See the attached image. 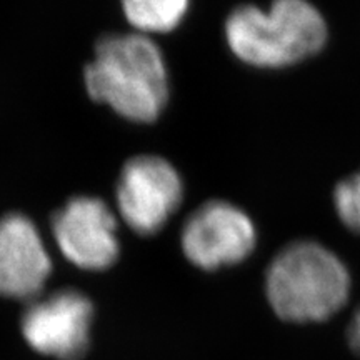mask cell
I'll return each instance as SVG.
<instances>
[{"instance_id":"obj_1","label":"cell","mask_w":360,"mask_h":360,"mask_svg":"<svg viewBox=\"0 0 360 360\" xmlns=\"http://www.w3.org/2000/svg\"><path fill=\"white\" fill-rule=\"evenodd\" d=\"M87 97L134 124H152L170 97L169 69L160 45L137 30L98 35L82 67Z\"/></svg>"},{"instance_id":"obj_2","label":"cell","mask_w":360,"mask_h":360,"mask_svg":"<svg viewBox=\"0 0 360 360\" xmlns=\"http://www.w3.org/2000/svg\"><path fill=\"white\" fill-rule=\"evenodd\" d=\"M225 35L232 52L255 67H285L314 56L327 40L323 15L309 0H274L269 11L237 7Z\"/></svg>"},{"instance_id":"obj_3","label":"cell","mask_w":360,"mask_h":360,"mask_svg":"<svg viewBox=\"0 0 360 360\" xmlns=\"http://www.w3.org/2000/svg\"><path fill=\"white\" fill-rule=\"evenodd\" d=\"M350 277L334 252L317 242H295L270 264L267 297L278 317L321 322L345 304Z\"/></svg>"},{"instance_id":"obj_4","label":"cell","mask_w":360,"mask_h":360,"mask_svg":"<svg viewBox=\"0 0 360 360\" xmlns=\"http://www.w3.org/2000/svg\"><path fill=\"white\" fill-rule=\"evenodd\" d=\"M47 225L62 257L80 270L103 272L120 257L119 219L110 202L101 195H70L52 210Z\"/></svg>"},{"instance_id":"obj_5","label":"cell","mask_w":360,"mask_h":360,"mask_svg":"<svg viewBox=\"0 0 360 360\" xmlns=\"http://www.w3.org/2000/svg\"><path fill=\"white\" fill-rule=\"evenodd\" d=\"M182 199V177L165 157L135 154L120 165L112 200L125 227L139 236L160 232Z\"/></svg>"},{"instance_id":"obj_6","label":"cell","mask_w":360,"mask_h":360,"mask_svg":"<svg viewBox=\"0 0 360 360\" xmlns=\"http://www.w3.org/2000/svg\"><path fill=\"white\" fill-rule=\"evenodd\" d=\"M94 302L72 287L35 297L22 314L27 344L39 354L58 360H79L89 350Z\"/></svg>"},{"instance_id":"obj_7","label":"cell","mask_w":360,"mask_h":360,"mask_svg":"<svg viewBox=\"0 0 360 360\" xmlns=\"http://www.w3.org/2000/svg\"><path fill=\"white\" fill-rule=\"evenodd\" d=\"M255 240L249 215L224 200L205 202L193 210L180 232L184 255L204 270L242 262L254 250Z\"/></svg>"},{"instance_id":"obj_8","label":"cell","mask_w":360,"mask_h":360,"mask_svg":"<svg viewBox=\"0 0 360 360\" xmlns=\"http://www.w3.org/2000/svg\"><path fill=\"white\" fill-rule=\"evenodd\" d=\"M53 272V259L39 224L22 210L0 215V295L32 300Z\"/></svg>"},{"instance_id":"obj_9","label":"cell","mask_w":360,"mask_h":360,"mask_svg":"<svg viewBox=\"0 0 360 360\" xmlns=\"http://www.w3.org/2000/svg\"><path fill=\"white\" fill-rule=\"evenodd\" d=\"M191 0H119L125 24L142 34H169L186 19Z\"/></svg>"},{"instance_id":"obj_10","label":"cell","mask_w":360,"mask_h":360,"mask_svg":"<svg viewBox=\"0 0 360 360\" xmlns=\"http://www.w3.org/2000/svg\"><path fill=\"white\" fill-rule=\"evenodd\" d=\"M334 204L342 222L352 231L360 232V172L335 187Z\"/></svg>"},{"instance_id":"obj_11","label":"cell","mask_w":360,"mask_h":360,"mask_svg":"<svg viewBox=\"0 0 360 360\" xmlns=\"http://www.w3.org/2000/svg\"><path fill=\"white\" fill-rule=\"evenodd\" d=\"M350 342H352L354 349H357L360 352V309L355 314L352 326H350Z\"/></svg>"}]
</instances>
